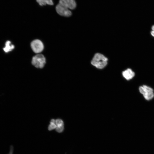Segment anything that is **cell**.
I'll list each match as a JSON object with an SVG mask.
<instances>
[{
  "label": "cell",
  "instance_id": "obj_9",
  "mask_svg": "<svg viewBox=\"0 0 154 154\" xmlns=\"http://www.w3.org/2000/svg\"><path fill=\"white\" fill-rule=\"evenodd\" d=\"M55 123L56 126V131L59 133L62 132L64 128L63 121L60 119H57L55 120Z\"/></svg>",
  "mask_w": 154,
  "mask_h": 154
},
{
  "label": "cell",
  "instance_id": "obj_10",
  "mask_svg": "<svg viewBox=\"0 0 154 154\" xmlns=\"http://www.w3.org/2000/svg\"><path fill=\"white\" fill-rule=\"evenodd\" d=\"M37 2L41 6L45 5L46 4L49 5H53L52 0H36Z\"/></svg>",
  "mask_w": 154,
  "mask_h": 154
},
{
  "label": "cell",
  "instance_id": "obj_12",
  "mask_svg": "<svg viewBox=\"0 0 154 154\" xmlns=\"http://www.w3.org/2000/svg\"><path fill=\"white\" fill-rule=\"evenodd\" d=\"M13 146H12L11 147V150L9 154H13Z\"/></svg>",
  "mask_w": 154,
  "mask_h": 154
},
{
  "label": "cell",
  "instance_id": "obj_11",
  "mask_svg": "<svg viewBox=\"0 0 154 154\" xmlns=\"http://www.w3.org/2000/svg\"><path fill=\"white\" fill-rule=\"evenodd\" d=\"M50 123L48 128L49 130L51 131L56 129V126L55 123V120L54 119H52Z\"/></svg>",
  "mask_w": 154,
  "mask_h": 154
},
{
  "label": "cell",
  "instance_id": "obj_8",
  "mask_svg": "<svg viewBox=\"0 0 154 154\" xmlns=\"http://www.w3.org/2000/svg\"><path fill=\"white\" fill-rule=\"evenodd\" d=\"M15 46L11 44V42L7 40L5 43V46L3 48L4 51L6 53L11 51L15 48Z\"/></svg>",
  "mask_w": 154,
  "mask_h": 154
},
{
  "label": "cell",
  "instance_id": "obj_6",
  "mask_svg": "<svg viewBox=\"0 0 154 154\" xmlns=\"http://www.w3.org/2000/svg\"><path fill=\"white\" fill-rule=\"evenodd\" d=\"M59 3L70 9H74L76 6L74 0H60Z\"/></svg>",
  "mask_w": 154,
  "mask_h": 154
},
{
  "label": "cell",
  "instance_id": "obj_4",
  "mask_svg": "<svg viewBox=\"0 0 154 154\" xmlns=\"http://www.w3.org/2000/svg\"><path fill=\"white\" fill-rule=\"evenodd\" d=\"M31 46L33 51L35 53L37 54L41 52L44 48L42 42L38 39L33 40L31 43Z\"/></svg>",
  "mask_w": 154,
  "mask_h": 154
},
{
  "label": "cell",
  "instance_id": "obj_13",
  "mask_svg": "<svg viewBox=\"0 0 154 154\" xmlns=\"http://www.w3.org/2000/svg\"><path fill=\"white\" fill-rule=\"evenodd\" d=\"M151 35L153 36V37H154V31H152L151 32Z\"/></svg>",
  "mask_w": 154,
  "mask_h": 154
},
{
  "label": "cell",
  "instance_id": "obj_5",
  "mask_svg": "<svg viewBox=\"0 0 154 154\" xmlns=\"http://www.w3.org/2000/svg\"><path fill=\"white\" fill-rule=\"evenodd\" d=\"M56 10L59 15L62 16L69 17L72 15L71 12L68 9L59 3L56 7Z\"/></svg>",
  "mask_w": 154,
  "mask_h": 154
},
{
  "label": "cell",
  "instance_id": "obj_3",
  "mask_svg": "<svg viewBox=\"0 0 154 154\" xmlns=\"http://www.w3.org/2000/svg\"><path fill=\"white\" fill-rule=\"evenodd\" d=\"M46 63V59L41 54H38L34 56L32 59V64L37 68H43Z\"/></svg>",
  "mask_w": 154,
  "mask_h": 154
},
{
  "label": "cell",
  "instance_id": "obj_1",
  "mask_svg": "<svg viewBox=\"0 0 154 154\" xmlns=\"http://www.w3.org/2000/svg\"><path fill=\"white\" fill-rule=\"evenodd\" d=\"M108 58L103 55L99 53L95 54L91 62L92 64L97 68L102 69L107 64Z\"/></svg>",
  "mask_w": 154,
  "mask_h": 154
},
{
  "label": "cell",
  "instance_id": "obj_2",
  "mask_svg": "<svg viewBox=\"0 0 154 154\" xmlns=\"http://www.w3.org/2000/svg\"><path fill=\"white\" fill-rule=\"evenodd\" d=\"M139 90L147 100H151L154 97L153 90L149 86L145 85L141 86L139 88Z\"/></svg>",
  "mask_w": 154,
  "mask_h": 154
},
{
  "label": "cell",
  "instance_id": "obj_14",
  "mask_svg": "<svg viewBox=\"0 0 154 154\" xmlns=\"http://www.w3.org/2000/svg\"><path fill=\"white\" fill-rule=\"evenodd\" d=\"M152 31H154V25H153L152 27Z\"/></svg>",
  "mask_w": 154,
  "mask_h": 154
},
{
  "label": "cell",
  "instance_id": "obj_7",
  "mask_svg": "<svg viewBox=\"0 0 154 154\" xmlns=\"http://www.w3.org/2000/svg\"><path fill=\"white\" fill-rule=\"evenodd\" d=\"M135 75V73L131 69L128 68L122 72L123 77L127 80L132 78Z\"/></svg>",
  "mask_w": 154,
  "mask_h": 154
}]
</instances>
